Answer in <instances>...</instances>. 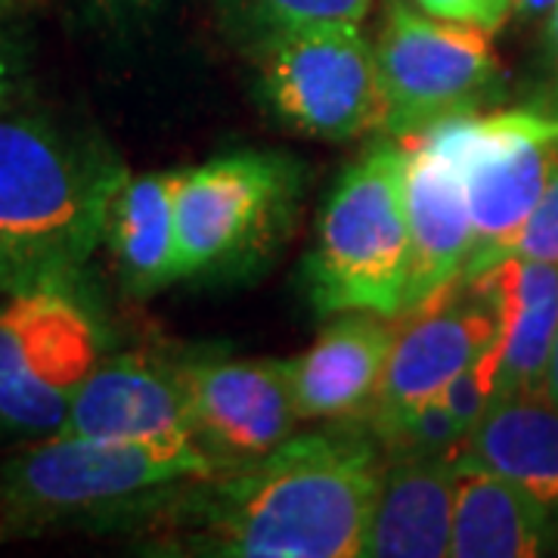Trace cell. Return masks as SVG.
<instances>
[{"instance_id": "cell-17", "label": "cell", "mask_w": 558, "mask_h": 558, "mask_svg": "<svg viewBox=\"0 0 558 558\" xmlns=\"http://www.w3.org/2000/svg\"><path fill=\"white\" fill-rule=\"evenodd\" d=\"M453 462L519 484L558 515V407L546 395H499Z\"/></svg>"}, {"instance_id": "cell-8", "label": "cell", "mask_w": 558, "mask_h": 558, "mask_svg": "<svg viewBox=\"0 0 558 558\" xmlns=\"http://www.w3.org/2000/svg\"><path fill=\"white\" fill-rule=\"evenodd\" d=\"M100 360V326L72 286L10 292L0 304V425L57 435Z\"/></svg>"}, {"instance_id": "cell-23", "label": "cell", "mask_w": 558, "mask_h": 558, "mask_svg": "<svg viewBox=\"0 0 558 558\" xmlns=\"http://www.w3.org/2000/svg\"><path fill=\"white\" fill-rule=\"evenodd\" d=\"M90 16L106 22H137L153 16L168 0H78Z\"/></svg>"}, {"instance_id": "cell-4", "label": "cell", "mask_w": 558, "mask_h": 558, "mask_svg": "<svg viewBox=\"0 0 558 558\" xmlns=\"http://www.w3.org/2000/svg\"><path fill=\"white\" fill-rule=\"evenodd\" d=\"M407 168L410 146L385 140L329 193L317 245L304 264L307 295L319 314L369 311L400 319L410 277Z\"/></svg>"}, {"instance_id": "cell-24", "label": "cell", "mask_w": 558, "mask_h": 558, "mask_svg": "<svg viewBox=\"0 0 558 558\" xmlns=\"http://www.w3.org/2000/svg\"><path fill=\"white\" fill-rule=\"evenodd\" d=\"M543 50H546L549 87H546V100H537V102L558 109V3L553 7V13L546 16V32H543Z\"/></svg>"}, {"instance_id": "cell-11", "label": "cell", "mask_w": 558, "mask_h": 558, "mask_svg": "<svg viewBox=\"0 0 558 558\" xmlns=\"http://www.w3.org/2000/svg\"><path fill=\"white\" fill-rule=\"evenodd\" d=\"M497 304L478 282L457 286L428 311L407 317V323L398 326L379 398L366 413L369 432L379 438L418 403L440 398L453 376L490 344H497Z\"/></svg>"}, {"instance_id": "cell-26", "label": "cell", "mask_w": 558, "mask_h": 558, "mask_svg": "<svg viewBox=\"0 0 558 558\" xmlns=\"http://www.w3.org/2000/svg\"><path fill=\"white\" fill-rule=\"evenodd\" d=\"M558 0H512V10L524 16V20H537V16H549Z\"/></svg>"}, {"instance_id": "cell-18", "label": "cell", "mask_w": 558, "mask_h": 558, "mask_svg": "<svg viewBox=\"0 0 558 558\" xmlns=\"http://www.w3.org/2000/svg\"><path fill=\"white\" fill-rule=\"evenodd\" d=\"M453 558H534L558 537V515L534 494L484 469L457 465Z\"/></svg>"}, {"instance_id": "cell-20", "label": "cell", "mask_w": 558, "mask_h": 558, "mask_svg": "<svg viewBox=\"0 0 558 558\" xmlns=\"http://www.w3.org/2000/svg\"><path fill=\"white\" fill-rule=\"evenodd\" d=\"M369 7L373 0H218L220 22L242 50H252L279 32L307 25H360Z\"/></svg>"}, {"instance_id": "cell-12", "label": "cell", "mask_w": 558, "mask_h": 558, "mask_svg": "<svg viewBox=\"0 0 558 558\" xmlns=\"http://www.w3.org/2000/svg\"><path fill=\"white\" fill-rule=\"evenodd\" d=\"M57 435L106 440L193 438L183 360L131 351L100 360Z\"/></svg>"}, {"instance_id": "cell-10", "label": "cell", "mask_w": 558, "mask_h": 558, "mask_svg": "<svg viewBox=\"0 0 558 558\" xmlns=\"http://www.w3.org/2000/svg\"><path fill=\"white\" fill-rule=\"evenodd\" d=\"M193 438L218 472L274 453L299 432L289 360H183Z\"/></svg>"}, {"instance_id": "cell-22", "label": "cell", "mask_w": 558, "mask_h": 558, "mask_svg": "<svg viewBox=\"0 0 558 558\" xmlns=\"http://www.w3.org/2000/svg\"><path fill=\"white\" fill-rule=\"evenodd\" d=\"M413 3L428 16L478 25L490 35L502 28L512 13V0H413Z\"/></svg>"}, {"instance_id": "cell-1", "label": "cell", "mask_w": 558, "mask_h": 558, "mask_svg": "<svg viewBox=\"0 0 558 558\" xmlns=\"http://www.w3.org/2000/svg\"><path fill=\"white\" fill-rule=\"evenodd\" d=\"M385 450L354 422L295 432L274 453L193 481V549L227 558H357Z\"/></svg>"}, {"instance_id": "cell-7", "label": "cell", "mask_w": 558, "mask_h": 558, "mask_svg": "<svg viewBox=\"0 0 558 558\" xmlns=\"http://www.w3.org/2000/svg\"><path fill=\"white\" fill-rule=\"evenodd\" d=\"M373 50L385 102L381 131L395 140L478 112L502 84L490 32L428 16L410 0H388Z\"/></svg>"}, {"instance_id": "cell-19", "label": "cell", "mask_w": 558, "mask_h": 558, "mask_svg": "<svg viewBox=\"0 0 558 558\" xmlns=\"http://www.w3.org/2000/svg\"><path fill=\"white\" fill-rule=\"evenodd\" d=\"M102 242L128 292L149 299L180 279L174 174L124 178L106 215Z\"/></svg>"}, {"instance_id": "cell-21", "label": "cell", "mask_w": 558, "mask_h": 558, "mask_svg": "<svg viewBox=\"0 0 558 558\" xmlns=\"http://www.w3.org/2000/svg\"><path fill=\"white\" fill-rule=\"evenodd\" d=\"M509 255L558 264V168L553 171V178L546 183L543 196L534 205L531 218L524 220L519 236L509 245L506 258Z\"/></svg>"}, {"instance_id": "cell-9", "label": "cell", "mask_w": 558, "mask_h": 558, "mask_svg": "<svg viewBox=\"0 0 558 558\" xmlns=\"http://www.w3.org/2000/svg\"><path fill=\"white\" fill-rule=\"evenodd\" d=\"M267 109L319 140H354L381 131L379 65L360 25L326 22L279 32L248 50Z\"/></svg>"}, {"instance_id": "cell-6", "label": "cell", "mask_w": 558, "mask_h": 558, "mask_svg": "<svg viewBox=\"0 0 558 558\" xmlns=\"http://www.w3.org/2000/svg\"><path fill=\"white\" fill-rule=\"evenodd\" d=\"M304 168L279 153H230L174 171L180 279L233 277L289 233Z\"/></svg>"}, {"instance_id": "cell-16", "label": "cell", "mask_w": 558, "mask_h": 558, "mask_svg": "<svg viewBox=\"0 0 558 558\" xmlns=\"http://www.w3.org/2000/svg\"><path fill=\"white\" fill-rule=\"evenodd\" d=\"M472 282L494 299L499 314L497 398L543 395L558 329V264L509 255Z\"/></svg>"}, {"instance_id": "cell-13", "label": "cell", "mask_w": 558, "mask_h": 558, "mask_svg": "<svg viewBox=\"0 0 558 558\" xmlns=\"http://www.w3.org/2000/svg\"><path fill=\"white\" fill-rule=\"evenodd\" d=\"M410 146L407 168V215H410V277L400 319L416 317L450 295L462 279L475 245L472 211L453 161L444 159L425 140Z\"/></svg>"}, {"instance_id": "cell-5", "label": "cell", "mask_w": 558, "mask_h": 558, "mask_svg": "<svg viewBox=\"0 0 558 558\" xmlns=\"http://www.w3.org/2000/svg\"><path fill=\"white\" fill-rule=\"evenodd\" d=\"M418 140L453 161L465 186L475 227V245L459 279L465 286L506 258L558 168V109L534 102L484 116L465 112Z\"/></svg>"}, {"instance_id": "cell-14", "label": "cell", "mask_w": 558, "mask_h": 558, "mask_svg": "<svg viewBox=\"0 0 558 558\" xmlns=\"http://www.w3.org/2000/svg\"><path fill=\"white\" fill-rule=\"evenodd\" d=\"M398 326L400 319L395 317L344 311L304 354L289 357V379L301 422L366 418L379 398Z\"/></svg>"}, {"instance_id": "cell-3", "label": "cell", "mask_w": 558, "mask_h": 558, "mask_svg": "<svg viewBox=\"0 0 558 558\" xmlns=\"http://www.w3.org/2000/svg\"><path fill=\"white\" fill-rule=\"evenodd\" d=\"M218 475L196 440L47 435L0 469V512L20 531L109 524L156 512L186 484Z\"/></svg>"}, {"instance_id": "cell-15", "label": "cell", "mask_w": 558, "mask_h": 558, "mask_svg": "<svg viewBox=\"0 0 558 558\" xmlns=\"http://www.w3.org/2000/svg\"><path fill=\"white\" fill-rule=\"evenodd\" d=\"M457 462L444 457H385L363 556L444 558L453 539Z\"/></svg>"}, {"instance_id": "cell-25", "label": "cell", "mask_w": 558, "mask_h": 558, "mask_svg": "<svg viewBox=\"0 0 558 558\" xmlns=\"http://www.w3.org/2000/svg\"><path fill=\"white\" fill-rule=\"evenodd\" d=\"M10 87H13V53H10V44L0 35V102L7 100Z\"/></svg>"}, {"instance_id": "cell-27", "label": "cell", "mask_w": 558, "mask_h": 558, "mask_svg": "<svg viewBox=\"0 0 558 558\" xmlns=\"http://www.w3.org/2000/svg\"><path fill=\"white\" fill-rule=\"evenodd\" d=\"M543 395L558 407V329L556 341H553V354H549V366H546V381H543Z\"/></svg>"}, {"instance_id": "cell-2", "label": "cell", "mask_w": 558, "mask_h": 558, "mask_svg": "<svg viewBox=\"0 0 558 558\" xmlns=\"http://www.w3.org/2000/svg\"><path fill=\"white\" fill-rule=\"evenodd\" d=\"M124 178L97 137L32 116L0 119V292L75 289Z\"/></svg>"}, {"instance_id": "cell-28", "label": "cell", "mask_w": 558, "mask_h": 558, "mask_svg": "<svg viewBox=\"0 0 558 558\" xmlns=\"http://www.w3.org/2000/svg\"><path fill=\"white\" fill-rule=\"evenodd\" d=\"M20 3L22 0H0V16H3V13H10V10H16Z\"/></svg>"}]
</instances>
